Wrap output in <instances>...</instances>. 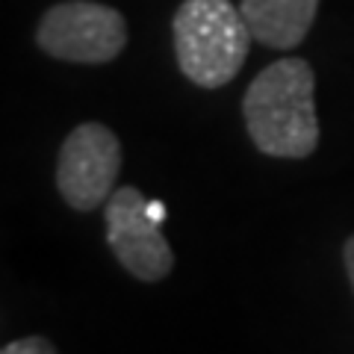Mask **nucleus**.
Segmentation results:
<instances>
[{
    "instance_id": "20e7f679",
    "label": "nucleus",
    "mask_w": 354,
    "mask_h": 354,
    "mask_svg": "<svg viewBox=\"0 0 354 354\" xmlns=\"http://www.w3.org/2000/svg\"><path fill=\"white\" fill-rule=\"evenodd\" d=\"M121 171V142L101 121H83L65 136L57 157V189L77 213L104 207Z\"/></svg>"
},
{
    "instance_id": "423d86ee",
    "label": "nucleus",
    "mask_w": 354,
    "mask_h": 354,
    "mask_svg": "<svg viewBox=\"0 0 354 354\" xmlns=\"http://www.w3.org/2000/svg\"><path fill=\"white\" fill-rule=\"evenodd\" d=\"M239 9L254 41L272 50H292L313 27L319 0H242Z\"/></svg>"
},
{
    "instance_id": "39448f33",
    "label": "nucleus",
    "mask_w": 354,
    "mask_h": 354,
    "mask_svg": "<svg viewBox=\"0 0 354 354\" xmlns=\"http://www.w3.org/2000/svg\"><path fill=\"white\" fill-rule=\"evenodd\" d=\"M136 186H118L106 201V245L136 281L157 283L174 269V251Z\"/></svg>"
},
{
    "instance_id": "7ed1b4c3",
    "label": "nucleus",
    "mask_w": 354,
    "mask_h": 354,
    "mask_svg": "<svg viewBox=\"0 0 354 354\" xmlns=\"http://www.w3.org/2000/svg\"><path fill=\"white\" fill-rule=\"evenodd\" d=\"M41 53L74 65H106L127 48V21L118 9L92 0L50 6L36 27Z\"/></svg>"
},
{
    "instance_id": "f03ea898",
    "label": "nucleus",
    "mask_w": 354,
    "mask_h": 354,
    "mask_svg": "<svg viewBox=\"0 0 354 354\" xmlns=\"http://www.w3.org/2000/svg\"><path fill=\"white\" fill-rule=\"evenodd\" d=\"M174 57L183 77L201 88H221L248 59L251 30L230 0H183L171 21Z\"/></svg>"
},
{
    "instance_id": "6e6552de",
    "label": "nucleus",
    "mask_w": 354,
    "mask_h": 354,
    "mask_svg": "<svg viewBox=\"0 0 354 354\" xmlns=\"http://www.w3.org/2000/svg\"><path fill=\"white\" fill-rule=\"evenodd\" d=\"M342 266H346L348 283H351V290H354V234L346 239V245H342Z\"/></svg>"
},
{
    "instance_id": "1a4fd4ad",
    "label": "nucleus",
    "mask_w": 354,
    "mask_h": 354,
    "mask_svg": "<svg viewBox=\"0 0 354 354\" xmlns=\"http://www.w3.org/2000/svg\"><path fill=\"white\" fill-rule=\"evenodd\" d=\"M148 209H151L153 221H160V225H162V218H165V207H162L160 201H151V204H148Z\"/></svg>"
},
{
    "instance_id": "f257e3e1",
    "label": "nucleus",
    "mask_w": 354,
    "mask_h": 354,
    "mask_svg": "<svg viewBox=\"0 0 354 354\" xmlns=\"http://www.w3.org/2000/svg\"><path fill=\"white\" fill-rule=\"evenodd\" d=\"M242 118L254 148L266 157L304 160L319 148L316 74L301 57L266 65L242 97Z\"/></svg>"
},
{
    "instance_id": "0eeeda50",
    "label": "nucleus",
    "mask_w": 354,
    "mask_h": 354,
    "mask_svg": "<svg viewBox=\"0 0 354 354\" xmlns=\"http://www.w3.org/2000/svg\"><path fill=\"white\" fill-rule=\"evenodd\" d=\"M0 354H59V351H57V346H53L48 337L32 334V337H21V339L6 342Z\"/></svg>"
}]
</instances>
